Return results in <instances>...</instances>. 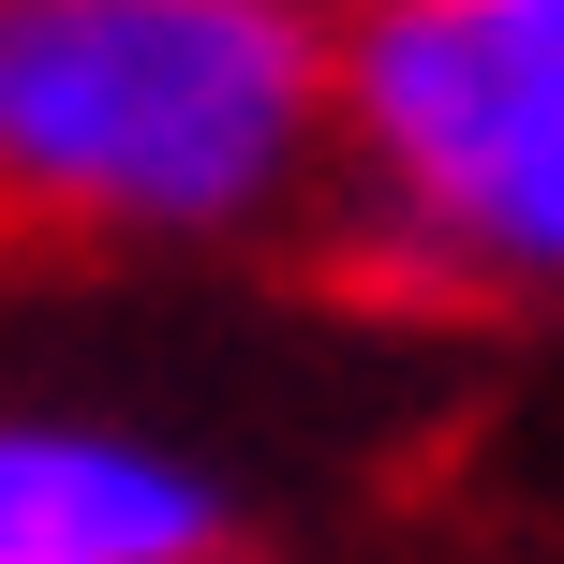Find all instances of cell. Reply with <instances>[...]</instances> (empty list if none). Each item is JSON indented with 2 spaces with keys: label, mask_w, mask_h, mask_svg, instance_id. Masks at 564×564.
Returning <instances> with one entry per match:
<instances>
[{
  "label": "cell",
  "mask_w": 564,
  "mask_h": 564,
  "mask_svg": "<svg viewBox=\"0 0 564 564\" xmlns=\"http://www.w3.org/2000/svg\"><path fill=\"white\" fill-rule=\"evenodd\" d=\"M312 0H0V208L105 238L253 224L312 164Z\"/></svg>",
  "instance_id": "1"
},
{
  "label": "cell",
  "mask_w": 564,
  "mask_h": 564,
  "mask_svg": "<svg viewBox=\"0 0 564 564\" xmlns=\"http://www.w3.org/2000/svg\"><path fill=\"white\" fill-rule=\"evenodd\" d=\"M550 75H564V0H371L327 59V105L371 149V178L431 224Z\"/></svg>",
  "instance_id": "2"
},
{
  "label": "cell",
  "mask_w": 564,
  "mask_h": 564,
  "mask_svg": "<svg viewBox=\"0 0 564 564\" xmlns=\"http://www.w3.org/2000/svg\"><path fill=\"white\" fill-rule=\"evenodd\" d=\"M238 506L134 431L0 416V564H224Z\"/></svg>",
  "instance_id": "3"
},
{
  "label": "cell",
  "mask_w": 564,
  "mask_h": 564,
  "mask_svg": "<svg viewBox=\"0 0 564 564\" xmlns=\"http://www.w3.org/2000/svg\"><path fill=\"white\" fill-rule=\"evenodd\" d=\"M431 238H460L476 268H520V282H564V75L535 105L506 119V134L476 149V178H460L446 208H431Z\"/></svg>",
  "instance_id": "4"
}]
</instances>
